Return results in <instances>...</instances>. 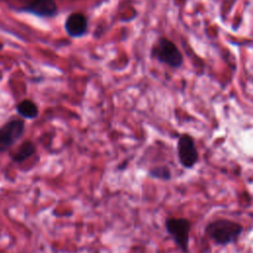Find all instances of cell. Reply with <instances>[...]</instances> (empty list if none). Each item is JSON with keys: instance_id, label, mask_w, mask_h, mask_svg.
<instances>
[{"instance_id": "5", "label": "cell", "mask_w": 253, "mask_h": 253, "mask_svg": "<svg viewBox=\"0 0 253 253\" xmlns=\"http://www.w3.org/2000/svg\"><path fill=\"white\" fill-rule=\"evenodd\" d=\"M25 124L21 120H12L0 127V152L8 150L24 133Z\"/></svg>"}, {"instance_id": "10", "label": "cell", "mask_w": 253, "mask_h": 253, "mask_svg": "<svg viewBox=\"0 0 253 253\" xmlns=\"http://www.w3.org/2000/svg\"><path fill=\"white\" fill-rule=\"evenodd\" d=\"M149 176L151 178L154 179H159V180H164V181H168L171 179V171L167 166H158V167H154L152 168L149 172H148Z\"/></svg>"}, {"instance_id": "2", "label": "cell", "mask_w": 253, "mask_h": 253, "mask_svg": "<svg viewBox=\"0 0 253 253\" xmlns=\"http://www.w3.org/2000/svg\"><path fill=\"white\" fill-rule=\"evenodd\" d=\"M165 228L180 250L188 252L191 221L185 217H168L165 220Z\"/></svg>"}, {"instance_id": "8", "label": "cell", "mask_w": 253, "mask_h": 253, "mask_svg": "<svg viewBox=\"0 0 253 253\" xmlns=\"http://www.w3.org/2000/svg\"><path fill=\"white\" fill-rule=\"evenodd\" d=\"M36 152V146L31 141H25L23 142L20 147L17 149L15 153L11 155V158L14 162L21 163L31 157Z\"/></svg>"}, {"instance_id": "1", "label": "cell", "mask_w": 253, "mask_h": 253, "mask_svg": "<svg viewBox=\"0 0 253 253\" xmlns=\"http://www.w3.org/2000/svg\"><path fill=\"white\" fill-rule=\"evenodd\" d=\"M242 231L243 226L240 223L225 218L212 220L205 228L207 236L221 246L236 242Z\"/></svg>"}, {"instance_id": "7", "label": "cell", "mask_w": 253, "mask_h": 253, "mask_svg": "<svg viewBox=\"0 0 253 253\" xmlns=\"http://www.w3.org/2000/svg\"><path fill=\"white\" fill-rule=\"evenodd\" d=\"M24 10L40 17H53L57 13V6L53 0H34Z\"/></svg>"}, {"instance_id": "3", "label": "cell", "mask_w": 253, "mask_h": 253, "mask_svg": "<svg viewBox=\"0 0 253 253\" xmlns=\"http://www.w3.org/2000/svg\"><path fill=\"white\" fill-rule=\"evenodd\" d=\"M154 56L162 63L178 68L183 62V56L177 45L166 38H161L153 48Z\"/></svg>"}, {"instance_id": "9", "label": "cell", "mask_w": 253, "mask_h": 253, "mask_svg": "<svg viewBox=\"0 0 253 253\" xmlns=\"http://www.w3.org/2000/svg\"><path fill=\"white\" fill-rule=\"evenodd\" d=\"M17 112L26 119H34L39 113L37 105L30 100H24L19 103L17 106Z\"/></svg>"}, {"instance_id": "4", "label": "cell", "mask_w": 253, "mask_h": 253, "mask_svg": "<svg viewBox=\"0 0 253 253\" xmlns=\"http://www.w3.org/2000/svg\"><path fill=\"white\" fill-rule=\"evenodd\" d=\"M177 154L180 164L186 168H193L199 159V153L195 141L190 134H182L177 142Z\"/></svg>"}, {"instance_id": "6", "label": "cell", "mask_w": 253, "mask_h": 253, "mask_svg": "<svg viewBox=\"0 0 253 253\" xmlns=\"http://www.w3.org/2000/svg\"><path fill=\"white\" fill-rule=\"evenodd\" d=\"M87 19L82 13L71 14L65 22V30L72 38H79L87 30Z\"/></svg>"}]
</instances>
